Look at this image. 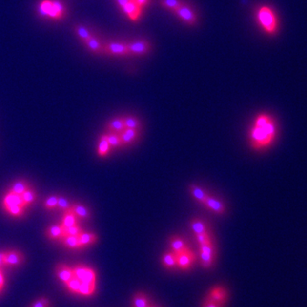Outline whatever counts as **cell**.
<instances>
[{
    "mask_svg": "<svg viewBox=\"0 0 307 307\" xmlns=\"http://www.w3.org/2000/svg\"><path fill=\"white\" fill-rule=\"evenodd\" d=\"M105 135H106L107 140H108L109 145L111 146V148L122 147V141H121V138H120V134H119V133L110 132V133L105 134Z\"/></svg>",
    "mask_w": 307,
    "mask_h": 307,
    "instance_id": "cell-35",
    "label": "cell"
},
{
    "mask_svg": "<svg viewBox=\"0 0 307 307\" xmlns=\"http://www.w3.org/2000/svg\"><path fill=\"white\" fill-rule=\"evenodd\" d=\"M130 56H144L151 51V44L146 40H137L127 44Z\"/></svg>",
    "mask_w": 307,
    "mask_h": 307,
    "instance_id": "cell-5",
    "label": "cell"
},
{
    "mask_svg": "<svg viewBox=\"0 0 307 307\" xmlns=\"http://www.w3.org/2000/svg\"><path fill=\"white\" fill-rule=\"evenodd\" d=\"M71 209L75 215L77 216L78 219L81 220H87L91 219V212L88 209L86 206L81 204V203H73L72 204Z\"/></svg>",
    "mask_w": 307,
    "mask_h": 307,
    "instance_id": "cell-16",
    "label": "cell"
},
{
    "mask_svg": "<svg viewBox=\"0 0 307 307\" xmlns=\"http://www.w3.org/2000/svg\"><path fill=\"white\" fill-rule=\"evenodd\" d=\"M162 265L167 269H175L178 267L177 264V253L174 252H168L162 257Z\"/></svg>",
    "mask_w": 307,
    "mask_h": 307,
    "instance_id": "cell-24",
    "label": "cell"
},
{
    "mask_svg": "<svg viewBox=\"0 0 307 307\" xmlns=\"http://www.w3.org/2000/svg\"><path fill=\"white\" fill-rule=\"evenodd\" d=\"M123 122H124L125 128L139 130V127H140V122H139L138 119L135 118V117H132V116L124 117V118H123Z\"/></svg>",
    "mask_w": 307,
    "mask_h": 307,
    "instance_id": "cell-38",
    "label": "cell"
},
{
    "mask_svg": "<svg viewBox=\"0 0 307 307\" xmlns=\"http://www.w3.org/2000/svg\"><path fill=\"white\" fill-rule=\"evenodd\" d=\"M106 127H107L108 131H110L111 132L121 133L125 129L123 118L113 119L112 121L108 122Z\"/></svg>",
    "mask_w": 307,
    "mask_h": 307,
    "instance_id": "cell-25",
    "label": "cell"
},
{
    "mask_svg": "<svg viewBox=\"0 0 307 307\" xmlns=\"http://www.w3.org/2000/svg\"><path fill=\"white\" fill-rule=\"evenodd\" d=\"M84 44L92 53L103 54V44H102L101 41L94 35L87 41H84Z\"/></svg>",
    "mask_w": 307,
    "mask_h": 307,
    "instance_id": "cell-15",
    "label": "cell"
},
{
    "mask_svg": "<svg viewBox=\"0 0 307 307\" xmlns=\"http://www.w3.org/2000/svg\"><path fill=\"white\" fill-rule=\"evenodd\" d=\"M73 30L75 32V34H76L80 40H81L83 43L84 41H87L90 38L92 37L94 34L91 32V29H89L88 27H85L84 25H81V24H75L73 26Z\"/></svg>",
    "mask_w": 307,
    "mask_h": 307,
    "instance_id": "cell-17",
    "label": "cell"
},
{
    "mask_svg": "<svg viewBox=\"0 0 307 307\" xmlns=\"http://www.w3.org/2000/svg\"><path fill=\"white\" fill-rule=\"evenodd\" d=\"M30 307H50V301L47 298H39L38 300L33 302Z\"/></svg>",
    "mask_w": 307,
    "mask_h": 307,
    "instance_id": "cell-44",
    "label": "cell"
},
{
    "mask_svg": "<svg viewBox=\"0 0 307 307\" xmlns=\"http://www.w3.org/2000/svg\"><path fill=\"white\" fill-rule=\"evenodd\" d=\"M277 125L275 119L266 113H262L254 120L250 129V143L253 149L262 150L269 148L277 138Z\"/></svg>",
    "mask_w": 307,
    "mask_h": 307,
    "instance_id": "cell-1",
    "label": "cell"
},
{
    "mask_svg": "<svg viewBox=\"0 0 307 307\" xmlns=\"http://www.w3.org/2000/svg\"><path fill=\"white\" fill-rule=\"evenodd\" d=\"M190 228H191V230H192L195 235L207 232V228H206V225L203 223L202 220H193L192 222L190 223Z\"/></svg>",
    "mask_w": 307,
    "mask_h": 307,
    "instance_id": "cell-34",
    "label": "cell"
},
{
    "mask_svg": "<svg viewBox=\"0 0 307 307\" xmlns=\"http://www.w3.org/2000/svg\"><path fill=\"white\" fill-rule=\"evenodd\" d=\"M120 134L122 146L129 145L135 141L139 137V130L125 128Z\"/></svg>",
    "mask_w": 307,
    "mask_h": 307,
    "instance_id": "cell-14",
    "label": "cell"
},
{
    "mask_svg": "<svg viewBox=\"0 0 307 307\" xmlns=\"http://www.w3.org/2000/svg\"><path fill=\"white\" fill-rule=\"evenodd\" d=\"M256 19L260 27L266 33L274 35L278 28V20L277 15L270 7L267 5L261 6L257 10Z\"/></svg>",
    "mask_w": 307,
    "mask_h": 307,
    "instance_id": "cell-2",
    "label": "cell"
},
{
    "mask_svg": "<svg viewBox=\"0 0 307 307\" xmlns=\"http://www.w3.org/2000/svg\"><path fill=\"white\" fill-rule=\"evenodd\" d=\"M170 246L172 252L175 253H181L183 251L189 248L187 246L185 241L179 236H172L170 239Z\"/></svg>",
    "mask_w": 307,
    "mask_h": 307,
    "instance_id": "cell-19",
    "label": "cell"
},
{
    "mask_svg": "<svg viewBox=\"0 0 307 307\" xmlns=\"http://www.w3.org/2000/svg\"><path fill=\"white\" fill-rule=\"evenodd\" d=\"M133 2H135L138 5L141 7V8H144V7L147 6L148 4H149V2H150V0H132Z\"/></svg>",
    "mask_w": 307,
    "mask_h": 307,
    "instance_id": "cell-47",
    "label": "cell"
},
{
    "mask_svg": "<svg viewBox=\"0 0 307 307\" xmlns=\"http://www.w3.org/2000/svg\"><path fill=\"white\" fill-rule=\"evenodd\" d=\"M207 299L213 301L216 304L220 305L222 307L227 301L228 298V293L227 290L223 287H213L212 290L210 291L209 294L207 295Z\"/></svg>",
    "mask_w": 307,
    "mask_h": 307,
    "instance_id": "cell-11",
    "label": "cell"
},
{
    "mask_svg": "<svg viewBox=\"0 0 307 307\" xmlns=\"http://www.w3.org/2000/svg\"><path fill=\"white\" fill-rule=\"evenodd\" d=\"M25 256L23 253L17 250L4 252V263L7 266H18L23 263Z\"/></svg>",
    "mask_w": 307,
    "mask_h": 307,
    "instance_id": "cell-9",
    "label": "cell"
},
{
    "mask_svg": "<svg viewBox=\"0 0 307 307\" xmlns=\"http://www.w3.org/2000/svg\"><path fill=\"white\" fill-rule=\"evenodd\" d=\"M56 274L58 279L61 281V283L66 284L68 281L71 280L72 278H74V272L73 269L68 266L67 265L64 264H58L56 266Z\"/></svg>",
    "mask_w": 307,
    "mask_h": 307,
    "instance_id": "cell-12",
    "label": "cell"
},
{
    "mask_svg": "<svg viewBox=\"0 0 307 307\" xmlns=\"http://www.w3.org/2000/svg\"><path fill=\"white\" fill-rule=\"evenodd\" d=\"M21 199L23 201L24 205L27 207L33 204L37 199V193L32 187L27 189L25 192L20 195Z\"/></svg>",
    "mask_w": 307,
    "mask_h": 307,
    "instance_id": "cell-28",
    "label": "cell"
},
{
    "mask_svg": "<svg viewBox=\"0 0 307 307\" xmlns=\"http://www.w3.org/2000/svg\"><path fill=\"white\" fill-rule=\"evenodd\" d=\"M1 290H2V289H1V288H0V292H1Z\"/></svg>",
    "mask_w": 307,
    "mask_h": 307,
    "instance_id": "cell-52",
    "label": "cell"
},
{
    "mask_svg": "<svg viewBox=\"0 0 307 307\" xmlns=\"http://www.w3.org/2000/svg\"><path fill=\"white\" fill-rule=\"evenodd\" d=\"M196 241H197V243H199V245L205 244V243H211V242H212L208 232L202 233V234L196 235Z\"/></svg>",
    "mask_w": 307,
    "mask_h": 307,
    "instance_id": "cell-45",
    "label": "cell"
},
{
    "mask_svg": "<svg viewBox=\"0 0 307 307\" xmlns=\"http://www.w3.org/2000/svg\"><path fill=\"white\" fill-rule=\"evenodd\" d=\"M78 220L79 219H78L77 216L75 215V213L70 208V209L63 213V217L61 219L60 225L65 229V228H68V227L77 225Z\"/></svg>",
    "mask_w": 307,
    "mask_h": 307,
    "instance_id": "cell-21",
    "label": "cell"
},
{
    "mask_svg": "<svg viewBox=\"0 0 307 307\" xmlns=\"http://www.w3.org/2000/svg\"><path fill=\"white\" fill-rule=\"evenodd\" d=\"M3 286H4V277L2 273V270L0 269V288L3 289Z\"/></svg>",
    "mask_w": 307,
    "mask_h": 307,
    "instance_id": "cell-50",
    "label": "cell"
},
{
    "mask_svg": "<svg viewBox=\"0 0 307 307\" xmlns=\"http://www.w3.org/2000/svg\"><path fill=\"white\" fill-rule=\"evenodd\" d=\"M97 241H98V236L94 233L83 231L79 236V243H80L81 248L92 245L95 243H97Z\"/></svg>",
    "mask_w": 307,
    "mask_h": 307,
    "instance_id": "cell-22",
    "label": "cell"
},
{
    "mask_svg": "<svg viewBox=\"0 0 307 307\" xmlns=\"http://www.w3.org/2000/svg\"><path fill=\"white\" fill-rule=\"evenodd\" d=\"M103 54L115 57L130 56L127 44L119 42H109L103 44Z\"/></svg>",
    "mask_w": 307,
    "mask_h": 307,
    "instance_id": "cell-4",
    "label": "cell"
},
{
    "mask_svg": "<svg viewBox=\"0 0 307 307\" xmlns=\"http://www.w3.org/2000/svg\"><path fill=\"white\" fill-rule=\"evenodd\" d=\"M72 204L68 198H66L65 196H58V206L57 208L59 210H61V212H66L68 210L71 208Z\"/></svg>",
    "mask_w": 307,
    "mask_h": 307,
    "instance_id": "cell-39",
    "label": "cell"
},
{
    "mask_svg": "<svg viewBox=\"0 0 307 307\" xmlns=\"http://www.w3.org/2000/svg\"><path fill=\"white\" fill-rule=\"evenodd\" d=\"M174 14H176V16L179 17L180 20L189 26H195L197 23V17L195 11L192 10L191 7L187 4L182 3V5L176 10Z\"/></svg>",
    "mask_w": 307,
    "mask_h": 307,
    "instance_id": "cell-6",
    "label": "cell"
},
{
    "mask_svg": "<svg viewBox=\"0 0 307 307\" xmlns=\"http://www.w3.org/2000/svg\"><path fill=\"white\" fill-rule=\"evenodd\" d=\"M203 307H221L220 305L214 303L212 301H210L209 299L206 298L205 301L203 302Z\"/></svg>",
    "mask_w": 307,
    "mask_h": 307,
    "instance_id": "cell-46",
    "label": "cell"
},
{
    "mask_svg": "<svg viewBox=\"0 0 307 307\" xmlns=\"http://www.w3.org/2000/svg\"><path fill=\"white\" fill-rule=\"evenodd\" d=\"M130 1H132V0H115L116 4L118 5L119 8H120L121 10H122L123 7L125 6Z\"/></svg>",
    "mask_w": 307,
    "mask_h": 307,
    "instance_id": "cell-48",
    "label": "cell"
},
{
    "mask_svg": "<svg viewBox=\"0 0 307 307\" xmlns=\"http://www.w3.org/2000/svg\"><path fill=\"white\" fill-rule=\"evenodd\" d=\"M214 256L215 255H213V254L200 252V259H201V263L203 265V266L205 268H210L212 266L214 262Z\"/></svg>",
    "mask_w": 307,
    "mask_h": 307,
    "instance_id": "cell-37",
    "label": "cell"
},
{
    "mask_svg": "<svg viewBox=\"0 0 307 307\" xmlns=\"http://www.w3.org/2000/svg\"><path fill=\"white\" fill-rule=\"evenodd\" d=\"M203 205H205L208 209L213 211V213H218V214H223L225 212V207L224 206L223 203H221L220 200L215 198L214 196H207L206 202Z\"/></svg>",
    "mask_w": 307,
    "mask_h": 307,
    "instance_id": "cell-13",
    "label": "cell"
},
{
    "mask_svg": "<svg viewBox=\"0 0 307 307\" xmlns=\"http://www.w3.org/2000/svg\"><path fill=\"white\" fill-rule=\"evenodd\" d=\"M5 266L4 263V252H0V268Z\"/></svg>",
    "mask_w": 307,
    "mask_h": 307,
    "instance_id": "cell-49",
    "label": "cell"
},
{
    "mask_svg": "<svg viewBox=\"0 0 307 307\" xmlns=\"http://www.w3.org/2000/svg\"><path fill=\"white\" fill-rule=\"evenodd\" d=\"M73 272H74L75 277L81 280L82 283L96 284V280H97L96 272L90 267L79 265L75 268H73Z\"/></svg>",
    "mask_w": 307,
    "mask_h": 307,
    "instance_id": "cell-3",
    "label": "cell"
},
{
    "mask_svg": "<svg viewBox=\"0 0 307 307\" xmlns=\"http://www.w3.org/2000/svg\"><path fill=\"white\" fill-rule=\"evenodd\" d=\"M200 252H203V253H209V254L215 255V250H214V246H213L212 242H211V243H205V244L200 245Z\"/></svg>",
    "mask_w": 307,
    "mask_h": 307,
    "instance_id": "cell-43",
    "label": "cell"
},
{
    "mask_svg": "<svg viewBox=\"0 0 307 307\" xmlns=\"http://www.w3.org/2000/svg\"><path fill=\"white\" fill-rule=\"evenodd\" d=\"M61 240V243H63L66 247H68L70 249L81 248L79 243V236H65Z\"/></svg>",
    "mask_w": 307,
    "mask_h": 307,
    "instance_id": "cell-30",
    "label": "cell"
},
{
    "mask_svg": "<svg viewBox=\"0 0 307 307\" xmlns=\"http://www.w3.org/2000/svg\"><path fill=\"white\" fill-rule=\"evenodd\" d=\"M82 232H83V230H82V229H81V226H79V225H74V226H70L68 227V228H65L64 236H79Z\"/></svg>",
    "mask_w": 307,
    "mask_h": 307,
    "instance_id": "cell-42",
    "label": "cell"
},
{
    "mask_svg": "<svg viewBox=\"0 0 307 307\" xmlns=\"http://www.w3.org/2000/svg\"><path fill=\"white\" fill-rule=\"evenodd\" d=\"M81 284V281L79 280L76 277H74V278H72L71 280L68 281V283H66L65 286L67 287V288H68V290L70 291L71 293L78 294V291H79Z\"/></svg>",
    "mask_w": 307,
    "mask_h": 307,
    "instance_id": "cell-40",
    "label": "cell"
},
{
    "mask_svg": "<svg viewBox=\"0 0 307 307\" xmlns=\"http://www.w3.org/2000/svg\"><path fill=\"white\" fill-rule=\"evenodd\" d=\"M3 208L7 213H9L11 216L17 217V218L23 216L24 213H25V207L20 206V205H17V204L9 205V206H4Z\"/></svg>",
    "mask_w": 307,
    "mask_h": 307,
    "instance_id": "cell-29",
    "label": "cell"
},
{
    "mask_svg": "<svg viewBox=\"0 0 307 307\" xmlns=\"http://www.w3.org/2000/svg\"><path fill=\"white\" fill-rule=\"evenodd\" d=\"M149 307H155V306H149Z\"/></svg>",
    "mask_w": 307,
    "mask_h": 307,
    "instance_id": "cell-51",
    "label": "cell"
},
{
    "mask_svg": "<svg viewBox=\"0 0 307 307\" xmlns=\"http://www.w3.org/2000/svg\"><path fill=\"white\" fill-rule=\"evenodd\" d=\"M45 234L51 240H61L64 236V228L60 224L53 225L48 227L45 230Z\"/></svg>",
    "mask_w": 307,
    "mask_h": 307,
    "instance_id": "cell-18",
    "label": "cell"
},
{
    "mask_svg": "<svg viewBox=\"0 0 307 307\" xmlns=\"http://www.w3.org/2000/svg\"><path fill=\"white\" fill-rule=\"evenodd\" d=\"M189 189H190V193L192 194L194 198L196 201H198L200 203H202V204H204V203L206 202L207 196H209L202 188H200V187L195 185V184L189 186Z\"/></svg>",
    "mask_w": 307,
    "mask_h": 307,
    "instance_id": "cell-26",
    "label": "cell"
},
{
    "mask_svg": "<svg viewBox=\"0 0 307 307\" xmlns=\"http://www.w3.org/2000/svg\"><path fill=\"white\" fill-rule=\"evenodd\" d=\"M160 3L163 8L172 10V12H175L183 3L180 0H160Z\"/></svg>",
    "mask_w": 307,
    "mask_h": 307,
    "instance_id": "cell-33",
    "label": "cell"
},
{
    "mask_svg": "<svg viewBox=\"0 0 307 307\" xmlns=\"http://www.w3.org/2000/svg\"><path fill=\"white\" fill-rule=\"evenodd\" d=\"M12 204L20 205V206H23L26 208V206L24 205L23 201L21 199L20 195H17V194L9 191L3 197L2 205H3V207H4V206L12 205Z\"/></svg>",
    "mask_w": 307,
    "mask_h": 307,
    "instance_id": "cell-20",
    "label": "cell"
},
{
    "mask_svg": "<svg viewBox=\"0 0 307 307\" xmlns=\"http://www.w3.org/2000/svg\"><path fill=\"white\" fill-rule=\"evenodd\" d=\"M58 196H49L44 201V206L47 210H53L58 206Z\"/></svg>",
    "mask_w": 307,
    "mask_h": 307,
    "instance_id": "cell-41",
    "label": "cell"
},
{
    "mask_svg": "<svg viewBox=\"0 0 307 307\" xmlns=\"http://www.w3.org/2000/svg\"><path fill=\"white\" fill-rule=\"evenodd\" d=\"M96 290V284H87V283H82L81 282V286L78 291V294H81L83 296H91L94 294Z\"/></svg>",
    "mask_w": 307,
    "mask_h": 307,
    "instance_id": "cell-32",
    "label": "cell"
},
{
    "mask_svg": "<svg viewBox=\"0 0 307 307\" xmlns=\"http://www.w3.org/2000/svg\"><path fill=\"white\" fill-rule=\"evenodd\" d=\"M29 188H31L30 184H29V182H27V180H25V179H18V180L15 181L12 184V185L10 187L9 191L20 196L22 193L25 192Z\"/></svg>",
    "mask_w": 307,
    "mask_h": 307,
    "instance_id": "cell-23",
    "label": "cell"
},
{
    "mask_svg": "<svg viewBox=\"0 0 307 307\" xmlns=\"http://www.w3.org/2000/svg\"><path fill=\"white\" fill-rule=\"evenodd\" d=\"M133 307H149V300L145 294L143 293H137L132 300Z\"/></svg>",
    "mask_w": 307,
    "mask_h": 307,
    "instance_id": "cell-31",
    "label": "cell"
},
{
    "mask_svg": "<svg viewBox=\"0 0 307 307\" xmlns=\"http://www.w3.org/2000/svg\"><path fill=\"white\" fill-rule=\"evenodd\" d=\"M122 12L128 17L132 21H138L141 17L143 12V8L138 5L135 2L130 1L122 9Z\"/></svg>",
    "mask_w": 307,
    "mask_h": 307,
    "instance_id": "cell-10",
    "label": "cell"
},
{
    "mask_svg": "<svg viewBox=\"0 0 307 307\" xmlns=\"http://www.w3.org/2000/svg\"><path fill=\"white\" fill-rule=\"evenodd\" d=\"M51 0H42L39 6H38V12L41 17L48 18V14L51 7Z\"/></svg>",
    "mask_w": 307,
    "mask_h": 307,
    "instance_id": "cell-36",
    "label": "cell"
},
{
    "mask_svg": "<svg viewBox=\"0 0 307 307\" xmlns=\"http://www.w3.org/2000/svg\"><path fill=\"white\" fill-rule=\"evenodd\" d=\"M65 15H66V9L61 0H51L48 18L59 20L63 19Z\"/></svg>",
    "mask_w": 307,
    "mask_h": 307,
    "instance_id": "cell-8",
    "label": "cell"
},
{
    "mask_svg": "<svg viewBox=\"0 0 307 307\" xmlns=\"http://www.w3.org/2000/svg\"><path fill=\"white\" fill-rule=\"evenodd\" d=\"M111 150V146L109 145L106 135H102L98 143V154L101 157H105Z\"/></svg>",
    "mask_w": 307,
    "mask_h": 307,
    "instance_id": "cell-27",
    "label": "cell"
},
{
    "mask_svg": "<svg viewBox=\"0 0 307 307\" xmlns=\"http://www.w3.org/2000/svg\"><path fill=\"white\" fill-rule=\"evenodd\" d=\"M196 256L191 250L189 248L177 253V264L178 267L182 270H188L192 266L193 263L196 261Z\"/></svg>",
    "mask_w": 307,
    "mask_h": 307,
    "instance_id": "cell-7",
    "label": "cell"
}]
</instances>
